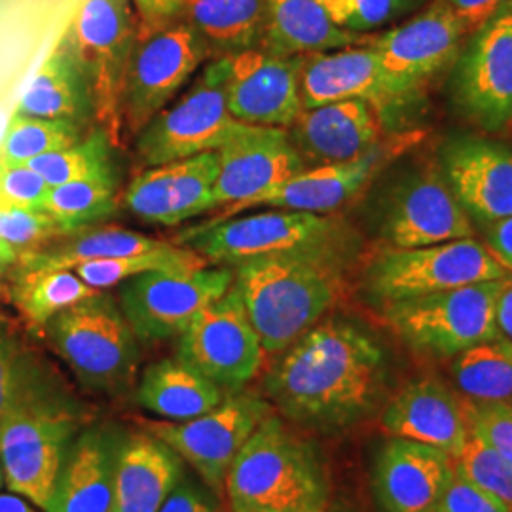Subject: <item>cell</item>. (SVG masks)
Listing matches in <instances>:
<instances>
[{"instance_id":"obj_4","label":"cell","mask_w":512,"mask_h":512,"mask_svg":"<svg viewBox=\"0 0 512 512\" xmlns=\"http://www.w3.org/2000/svg\"><path fill=\"white\" fill-rule=\"evenodd\" d=\"M173 243L192 249L213 266L234 268L258 256L336 253L348 256V228L334 217L274 209L245 217L207 219L181 230Z\"/></svg>"},{"instance_id":"obj_44","label":"cell","mask_w":512,"mask_h":512,"mask_svg":"<svg viewBox=\"0 0 512 512\" xmlns=\"http://www.w3.org/2000/svg\"><path fill=\"white\" fill-rule=\"evenodd\" d=\"M467 404L469 431L512 463V403Z\"/></svg>"},{"instance_id":"obj_54","label":"cell","mask_w":512,"mask_h":512,"mask_svg":"<svg viewBox=\"0 0 512 512\" xmlns=\"http://www.w3.org/2000/svg\"><path fill=\"white\" fill-rule=\"evenodd\" d=\"M6 484H4V473H2V463H0V490L4 488Z\"/></svg>"},{"instance_id":"obj_53","label":"cell","mask_w":512,"mask_h":512,"mask_svg":"<svg viewBox=\"0 0 512 512\" xmlns=\"http://www.w3.org/2000/svg\"><path fill=\"white\" fill-rule=\"evenodd\" d=\"M0 512H37V507L14 492H0Z\"/></svg>"},{"instance_id":"obj_9","label":"cell","mask_w":512,"mask_h":512,"mask_svg":"<svg viewBox=\"0 0 512 512\" xmlns=\"http://www.w3.org/2000/svg\"><path fill=\"white\" fill-rule=\"evenodd\" d=\"M512 277L475 238L401 249L387 245L366 264V298L385 304Z\"/></svg>"},{"instance_id":"obj_17","label":"cell","mask_w":512,"mask_h":512,"mask_svg":"<svg viewBox=\"0 0 512 512\" xmlns=\"http://www.w3.org/2000/svg\"><path fill=\"white\" fill-rule=\"evenodd\" d=\"M469 29L444 2L433 0L418 16L393 27L368 44L380 57L385 76L406 99L456 61Z\"/></svg>"},{"instance_id":"obj_50","label":"cell","mask_w":512,"mask_h":512,"mask_svg":"<svg viewBox=\"0 0 512 512\" xmlns=\"http://www.w3.org/2000/svg\"><path fill=\"white\" fill-rule=\"evenodd\" d=\"M143 25L177 18L184 0H131Z\"/></svg>"},{"instance_id":"obj_40","label":"cell","mask_w":512,"mask_h":512,"mask_svg":"<svg viewBox=\"0 0 512 512\" xmlns=\"http://www.w3.org/2000/svg\"><path fill=\"white\" fill-rule=\"evenodd\" d=\"M84 126L63 118H35L12 112L0 139V162L27 164L29 160L73 147L82 139Z\"/></svg>"},{"instance_id":"obj_24","label":"cell","mask_w":512,"mask_h":512,"mask_svg":"<svg viewBox=\"0 0 512 512\" xmlns=\"http://www.w3.org/2000/svg\"><path fill=\"white\" fill-rule=\"evenodd\" d=\"M302 109L348 99H365L385 116L408 99L385 76L376 50L365 42L348 48L302 55L300 61Z\"/></svg>"},{"instance_id":"obj_42","label":"cell","mask_w":512,"mask_h":512,"mask_svg":"<svg viewBox=\"0 0 512 512\" xmlns=\"http://www.w3.org/2000/svg\"><path fill=\"white\" fill-rule=\"evenodd\" d=\"M330 19L351 33L368 35L416 12L429 0H319Z\"/></svg>"},{"instance_id":"obj_34","label":"cell","mask_w":512,"mask_h":512,"mask_svg":"<svg viewBox=\"0 0 512 512\" xmlns=\"http://www.w3.org/2000/svg\"><path fill=\"white\" fill-rule=\"evenodd\" d=\"M55 245L21 256L19 268L27 270H73L74 266L116 256L148 253L162 247V239L148 238L120 226H90L78 230ZM18 268V270H19Z\"/></svg>"},{"instance_id":"obj_43","label":"cell","mask_w":512,"mask_h":512,"mask_svg":"<svg viewBox=\"0 0 512 512\" xmlns=\"http://www.w3.org/2000/svg\"><path fill=\"white\" fill-rule=\"evenodd\" d=\"M63 236L57 222L42 209L0 211V239L14 245L21 255L35 253Z\"/></svg>"},{"instance_id":"obj_3","label":"cell","mask_w":512,"mask_h":512,"mask_svg":"<svg viewBox=\"0 0 512 512\" xmlns=\"http://www.w3.org/2000/svg\"><path fill=\"white\" fill-rule=\"evenodd\" d=\"M224 494L230 512H319L330 507L321 450L272 412L234 459Z\"/></svg>"},{"instance_id":"obj_45","label":"cell","mask_w":512,"mask_h":512,"mask_svg":"<svg viewBox=\"0 0 512 512\" xmlns=\"http://www.w3.org/2000/svg\"><path fill=\"white\" fill-rule=\"evenodd\" d=\"M50 186L25 164L0 162V211L40 209Z\"/></svg>"},{"instance_id":"obj_47","label":"cell","mask_w":512,"mask_h":512,"mask_svg":"<svg viewBox=\"0 0 512 512\" xmlns=\"http://www.w3.org/2000/svg\"><path fill=\"white\" fill-rule=\"evenodd\" d=\"M431 512H509L494 497L480 492L456 473L448 490Z\"/></svg>"},{"instance_id":"obj_23","label":"cell","mask_w":512,"mask_h":512,"mask_svg":"<svg viewBox=\"0 0 512 512\" xmlns=\"http://www.w3.org/2000/svg\"><path fill=\"white\" fill-rule=\"evenodd\" d=\"M454 476L456 463L446 452L391 437L372 463V492L382 512H431Z\"/></svg>"},{"instance_id":"obj_32","label":"cell","mask_w":512,"mask_h":512,"mask_svg":"<svg viewBox=\"0 0 512 512\" xmlns=\"http://www.w3.org/2000/svg\"><path fill=\"white\" fill-rule=\"evenodd\" d=\"M14 112L35 118H63L88 126L93 118L92 99L65 38H59L44 59Z\"/></svg>"},{"instance_id":"obj_10","label":"cell","mask_w":512,"mask_h":512,"mask_svg":"<svg viewBox=\"0 0 512 512\" xmlns=\"http://www.w3.org/2000/svg\"><path fill=\"white\" fill-rule=\"evenodd\" d=\"M209 59L207 42L183 19L141 23L122 95L124 135L135 137Z\"/></svg>"},{"instance_id":"obj_14","label":"cell","mask_w":512,"mask_h":512,"mask_svg":"<svg viewBox=\"0 0 512 512\" xmlns=\"http://www.w3.org/2000/svg\"><path fill=\"white\" fill-rule=\"evenodd\" d=\"M274 412L272 404L255 393H228L222 403L200 418L188 421H148L143 429L164 440L215 494L256 427Z\"/></svg>"},{"instance_id":"obj_19","label":"cell","mask_w":512,"mask_h":512,"mask_svg":"<svg viewBox=\"0 0 512 512\" xmlns=\"http://www.w3.org/2000/svg\"><path fill=\"white\" fill-rule=\"evenodd\" d=\"M219 175L217 150L139 171L122 205L150 226H177L215 211L213 188Z\"/></svg>"},{"instance_id":"obj_51","label":"cell","mask_w":512,"mask_h":512,"mask_svg":"<svg viewBox=\"0 0 512 512\" xmlns=\"http://www.w3.org/2000/svg\"><path fill=\"white\" fill-rule=\"evenodd\" d=\"M497 329L501 338L509 340L512 344V277L507 281L501 298H499V306H497Z\"/></svg>"},{"instance_id":"obj_21","label":"cell","mask_w":512,"mask_h":512,"mask_svg":"<svg viewBox=\"0 0 512 512\" xmlns=\"http://www.w3.org/2000/svg\"><path fill=\"white\" fill-rule=\"evenodd\" d=\"M406 145L408 137L382 145L353 162L308 167L266 194H260L247 202L222 207L211 220L230 219L256 207L330 215L357 198L374 179V175Z\"/></svg>"},{"instance_id":"obj_27","label":"cell","mask_w":512,"mask_h":512,"mask_svg":"<svg viewBox=\"0 0 512 512\" xmlns=\"http://www.w3.org/2000/svg\"><path fill=\"white\" fill-rule=\"evenodd\" d=\"M389 437L435 446L456 459L469 439L467 404L437 378H420L393 395L382 412Z\"/></svg>"},{"instance_id":"obj_49","label":"cell","mask_w":512,"mask_h":512,"mask_svg":"<svg viewBox=\"0 0 512 512\" xmlns=\"http://www.w3.org/2000/svg\"><path fill=\"white\" fill-rule=\"evenodd\" d=\"M444 2L458 14L459 19L469 29V33H473L486 19L492 18L507 0H444Z\"/></svg>"},{"instance_id":"obj_8","label":"cell","mask_w":512,"mask_h":512,"mask_svg":"<svg viewBox=\"0 0 512 512\" xmlns=\"http://www.w3.org/2000/svg\"><path fill=\"white\" fill-rule=\"evenodd\" d=\"M228 73V55L211 57L192 86L135 135L137 173L219 150L238 131L241 122L226 103Z\"/></svg>"},{"instance_id":"obj_46","label":"cell","mask_w":512,"mask_h":512,"mask_svg":"<svg viewBox=\"0 0 512 512\" xmlns=\"http://www.w3.org/2000/svg\"><path fill=\"white\" fill-rule=\"evenodd\" d=\"M217 497L219 495L200 478L184 473L177 488L165 499L160 512H224Z\"/></svg>"},{"instance_id":"obj_55","label":"cell","mask_w":512,"mask_h":512,"mask_svg":"<svg viewBox=\"0 0 512 512\" xmlns=\"http://www.w3.org/2000/svg\"><path fill=\"white\" fill-rule=\"evenodd\" d=\"M319 512H346V511H342V509H332V507H327V509H325V511H319Z\"/></svg>"},{"instance_id":"obj_31","label":"cell","mask_w":512,"mask_h":512,"mask_svg":"<svg viewBox=\"0 0 512 512\" xmlns=\"http://www.w3.org/2000/svg\"><path fill=\"white\" fill-rule=\"evenodd\" d=\"M226 397L228 393L222 387L179 357L148 366L137 385V403L165 421L200 418Z\"/></svg>"},{"instance_id":"obj_25","label":"cell","mask_w":512,"mask_h":512,"mask_svg":"<svg viewBox=\"0 0 512 512\" xmlns=\"http://www.w3.org/2000/svg\"><path fill=\"white\" fill-rule=\"evenodd\" d=\"M128 433L118 423L84 427L65 458L44 512H112L118 458Z\"/></svg>"},{"instance_id":"obj_16","label":"cell","mask_w":512,"mask_h":512,"mask_svg":"<svg viewBox=\"0 0 512 512\" xmlns=\"http://www.w3.org/2000/svg\"><path fill=\"white\" fill-rule=\"evenodd\" d=\"M234 270L228 266L196 272H147L118 285V304L139 342L154 344L181 336L198 311L228 293Z\"/></svg>"},{"instance_id":"obj_33","label":"cell","mask_w":512,"mask_h":512,"mask_svg":"<svg viewBox=\"0 0 512 512\" xmlns=\"http://www.w3.org/2000/svg\"><path fill=\"white\" fill-rule=\"evenodd\" d=\"M177 18L207 42L211 57L260 48L268 0H184Z\"/></svg>"},{"instance_id":"obj_6","label":"cell","mask_w":512,"mask_h":512,"mask_svg":"<svg viewBox=\"0 0 512 512\" xmlns=\"http://www.w3.org/2000/svg\"><path fill=\"white\" fill-rule=\"evenodd\" d=\"M139 25L131 0H84L63 35L90 93L93 120L114 148L124 145L122 95Z\"/></svg>"},{"instance_id":"obj_7","label":"cell","mask_w":512,"mask_h":512,"mask_svg":"<svg viewBox=\"0 0 512 512\" xmlns=\"http://www.w3.org/2000/svg\"><path fill=\"white\" fill-rule=\"evenodd\" d=\"M511 277L385 304V323L408 348L452 359L465 349L501 338L499 298Z\"/></svg>"},{"instance_id":"obj_41","label":"cell","mask_w":512,"mask_h":512,"mask_svg":"<svg viewBox=\"0 0 512 512\" xmlns=\"http://www.w3.org/2000/svg\"><path fill=\"white\" fill-rule=\"evenodd\" d=\"M456 473L473 484L480 492L494 497L507 511L512 512V463L495 452L490 444L469 435L459 452Z\"/></svg>"},{"instance_id":"obj_36","label":"cell","mask_w":512,"mask_h":512,"mask_svg":"<svg viewBox=\"0 0 512 512\" xmlns=\"http://www.w3.org/2000/svg\"><path fill=\"white\" fill-rule=\"evenodd\" d=\"M450 374L473 403H512V344L495 338L452 357Z\"/></svg>"},{"instance_id":"obj_26","label":"cell","mask_w":512,"mask_h":512,"mask_svg":"<svg viewBox=\"0 0 512 512\" xmlns=\"http://www.w3.org/2000/svg\"><path fill=\"white\" fill-rule=\"evenodd\" d=\"M308 167L344 164L382 147L384 118L365 99H348L302 110L289 128Z\"/></svg>"},{"instance_id":"obj_1","label":"cell","mask_w":512,"mask_h":512,"mask_svg":"<svg viewBox=\"0 0 512 512\" xmlns=\"http://www.w3.org/2000/svg\"><path fill=\"white\" fill-rule=\"evenodd\" d=\"M389 355L376 334L348 317H327L279 353L262 397L294 427L340 435L387 403Z\"/></svg>"},{"instance_id":"obj_35","label":"cell","mask_w":512,"mask_h":512,"mask_svg":"<svg viewBox=\"0 0 512 512\" xmlns=\"http://www.w3.org/2000/svg\"><path fill=\"white\" fill-rule=\"evenodd\" d=\"M12 285V302L33 332L42 334L57 313L92 298L97 289L86 285L73 270L19 268Z\"/></svg>"},{"instance_id":"obj_12","label":"cell","mask_w":512,"mask_h":512,"mask_svg":"<svg viewBox=\"0 0 512 512\" xmlns=\"http://www.w3.org/2000/svg\"><path fill=\"white\" fill-rule=\"evenodd\" d=\"M380 238L391 247L414 249L473 238L475 224L454 198L439 165L403 167L378 200Z\"/></svg>"},{"instance_id":"obj_30","label":"cell","mask_w":512,"mask_h":512,"mask_svg":"<svg viewBox=\"0 0 512 512\" xmlns=\"http://www.w3.org/2000/svg\"><path fill=\"white\" fill-rule=\"evenodd\" d=\"M368 38L338 27L319 0H268V21L260 50L296 57L365 44Z\"/></svg>"},{"instance_id":"obj_5","label":"cell","mask_w":512,"mask_h":512,"mask_svg":"<svg viewBox=\"0 0 512 512\" xmlns=\"http://www.w3.org/2000/svg\"><path fill=\"white\" fill-rule=\"evenodd\" d=\"M42 334L84 387L122 395L135 384L139 340L114 294L101 291L57 313Z\"/></svg>"},{"instance_id":"obj_29","label":"cell","mask_w":512,"mask_h":512,"mask_svg":"<svg viewBox=\"0 0 512 512\" xmlns=\"http://www.w3.org/2000/svg\"><path fill=\"white\" fill-rule=\"evenodd\" d=\"M65 378L0 319V421L33 408H78Z\"/></svg>"},{"instance_id":"obj_28","label":"cell","mask_w":512,"mask_h":512,"mask_svg":"<svg viewBox=\"0 0 512 512\" xmlns=\"http://www.w3.org/2000/svg\"><path fill=\"white\" fill-rule=\"evenodd\" d=\"M181 456L147 429L128 433L122 444L112 512H160L186 469Z\"/></svg>"},{"instance_id":"obj_11","label":"cell","mask_w":512,"mask_h":512,"mask_svg":"<svg viewBox=\"0 0 512 512\" xmlns=\"http://www.w3.org/2000/svg\"><path fill=\"white\" fill-rule=\"evenodd\" d=\"M86 420V406H78L21 410L0 421V463L6 488L44 511Z\"/></svg>"},{"instance_id":"obj_39","label":"cell","mask_w":512,"mask_h":512,"mask_svg":"<svg viewBox=\"0 0 512 512\" xmlns=\"http://www.w3.org/2000/svg\"><path fill=\"white\" fill-rule=\"evenodd\" d=\"M112 150L114 145L109 135L103 129L95 128L73 147L42 154L25 165L37 171L50 188L76 181L116 177Z\"/></svg>"},{"instance_id":"obj_22","label":"cell","mask_w":512,"mask_h":512,"mask_svg":"<svg viewBox=\"0 0 512 512\" xmlns=\"http://www.w3.org/2000/svg\"><path fill=\"white\" fill-rule=\"evenodd\" d=\"M230 57L226 103L243 124L289 129L302 112V55L281 57L266 50H247Z\"/></svg>"},{"instance_id":"obj_48","label":"cell","mask_w":512,"mask_h":512,"mask_svg":"<svg viewBox=\"0 0 512 512\" xmlns=\"http://www.w3.org/2000/svg\"><path fill=\"white\" fill-rule=\"evenodd\" d=\"M480 230L484 234L486 249L512 275V217L495 220Z\"/></svg>"},{"instance_id":"obj_38","label":"cell","mask_w":512,"mask_h":512,"mask_svg":"<svg viewBox=\"0 0 512 512\" xmlns=\"http://www.w3.org/2000/svg\"><path fill=\"white\" fill-rule=\"evenodd\" d=\"M40 209L57 222L65 236L95 226L116 211V177L52 186Z\"/></svg>"},{"instance_id":"obj_37","label":"cell","mask_w":512,"mask_h":512,"mask_svg":"<svg viewBox=\"0 0 512 512\" xmlns=\"http://www.w3.org/2000/svg\"><path fill=\"white\" fill-rule=\"evenodd\" d=\"M207 266H213V264H209L196 251L181 247L173 241H165L162 247L148 253L116 256V258L78 264L74 266L73 272L92 289L109 291L135 275L147 274V272L184 274V272L202 270Z\"/></svg>"},{"instance_id":"obj_18","label":"cell","mask_w":512,"mask_h":512,"mask_svg":"<svg viewBox=\"0 0 512 512\" xmlns=\"http://www.w3.org/2000/svg\"><path fill=\"white\" fill-rule=\"evenodd\" d=\"M215 209L253 200L308 169L289 129L243 124L217 150Z\"/></svg>"},{"instance_id":"obj_2","label":"cell","mask_w":512,"mask_h":512,"mask_svg":"<svg viewBox=\"0 0 512 512\" xmlns=\"http://www.w3.org/2000/svg\"><path fill=\"white\" fill-rule=\"evenodd\" d=\"M234 287L266 355H279L317 325L346 291V255L283 253L245 260Z\"/></svg>"},{"instance_id":"obj_15","label":"cell","mask_w":512,"mask_h":512,"mask_svg":"<svg viewBox=\"0 0 512 512\" xmlns=\"http://www.w3.org/2000/svg\"><path fill=\"white\" fill-rule=\"evenodd\" d=\"M264 349L234 283L198 311L179 336V359L226 393H239L264 363Z\"/></svg>"},{"instance_id":"obj_13","label":"cell","mask_w":512,"mask_h":512,"mask_svg":"<svg viewBox=\"0 0 512 512\" xmlns=\"http://www.w3.org/2000/svg\"><path fill=\"white\" fill-rule=\"evenodd\" d=\"M450 99L463 118L484 131L512 120V0L471 33L450 76Z\"/></svg>"},{"instance_id":"obj_52","label":"cell","mask_w":512,"mask_h":512,"mask_svg":"<svg viewBox=\"0 0 512 512\" xmlns=\"http://www.w3.org/2000/svg\"><path fill=\"white\" fill-rule=\"evenodd\" d=\"M21 256H23L21 251H18L14 245L0 239V277L16 274L21 264Z\"/></svg>"},{"instance_id":"obj_20","label":"cell","mask_w":512,"mask_h":512,"mask_svg":"<svg viewBox=\"0 0 512 512\" xmlns=\"http://www.w3.org/2000/svg\"><path fill=\"white\" fill-rule=\"evenodd\" d=\"M439 167L454 198L480 228L512 217V148L459 135L444 141Z\"/></svg>"}]
</instances>
